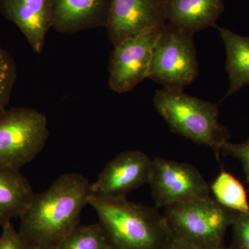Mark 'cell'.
Here are the masks:
<instances>
[{
	"label": "cell",
	"instance_id": "obj_1",
	"mask_svg": "<svg viewBox=\"0 0 249 249\" xmlns=\"http://www.w3.org/2000/svg\"><path fill=\"white\" fill-rule=\"evenodd\" d=\"M91 196V183L81 174L65 173L34 195L20 218L19 233L30 249H56L80 224Z\"/></svg>",
	"mask_w": 249,
	"mask_h": 249
},
{
	"label": "cell",
	"instance_id": "obj_2",
	"mask_svg": "<svg viewBox=\"0 0 249 249\" xmlns=\"http://www.w3.org/2000/svg\"><path fill=\"white\" fill-rule=\"evenodd\" d=\"M89 205L97 213L111 249H163L174 237L157 207L126 197L92 196Z\"/></svg>",
	"mask_w": 249,
	"mask_h": 249
},
{
	"label": "cell",
	"instance_id": "obj_3",
	"mask_svg": "<svg viewBox=\"0 0 249 249\" xmlns=\"http://www.w3.org/2000/svg\"><path fill=\"white\" fill-rule=\"evenodd\" d=\"M154 104L173 132L211 147L219 160L230 134L219 123L217 105L190 96L183 88L170 87L156 91Z\"/></svg>",
	"mask_w": 249,
	"mask_h": 249
},
{
	"label": "cell",
	"instance_id": "obj_4",
	"mask_svg": "<svg viewBox=\"0 0 249 249\" xmlns=\"http://www.w3.org/2000/svg\"><path fill=\"white\" fill-rule=\"evenodd\" d=\"M237 214L210 196L170 205L163 215L174 235L204 249H230L224 237Z\"/></svg>",
	"mask_w": 249,
	"mask_h": 249
},
{
	"label": "cell",
	"instance_id": "obj_5",
	"mask_svg": "<svg viewBox=\"0 0 249 249\" xmlns=\"http://www.w3.org/2000/svg\"><path fill=\"white\" fill-rule=\"evenodd\" d=\"M49 136L45 114L31 108L6 109L0 114V168L20 170L40 154Z\"/></svg>",
	"mask_w": 249,
	"mask_h": 249
},
{
	"label": "cell",
	"instance_id": "obj_6",
	"mask_svg": "<svg viewBox=\"0 0 249 249\" xmlns=\"http://www.w3.org/2000/svg\"><path fill=\"white\" fill-rule=\"evenodd\" d=\"M194 34L167 22L160 29L147 78L170 88H183L199 73Z\"/></svg>",
	"mask_w": 249,
	"mask_h": 249
},
{
	"label": "cell",
	"instance_id": "obj_7",
	"mask_svg": "<svg viewBox=\"0 0 249 249\" xmlns=\"http://www.w3.org/2000/svg\"><path fill=\"white\" fill-rule=\"evenodd\" d=\"M149 185L157 208L211 196V188L193 165L156 157Z\"/></svg>",
	"mask_w": 249,
	"mask_h": 249
},
{
	"label": "cell",
	"instance_id": "obj_8",
	"mask_svg": "<svg viewBox=\"0 0 249 249\" xmlns=\"http://www.w3.org/2000/svg\"><path fill=\"white\" fill-rule=\"evenodd\" d=\"M166 23L164 0H110L105 26L115 47L131 37L160 30Z\"/></svg>",
	"mask_w": 249,
	"mask_h": 249
},
{
	"label": "cell",
	"instance_id": "obj_9",
	"mask_svg": "<svg viewBox=\"0 0 249 249\" xmlns=\"http://www.w3.org/2000/svg\"><path fill=\"white\" fill-rule=\"evenodd\" d=\"M160 31L131 37L114 47L109 65L111 90L127 92L148 77L152 50Z\"/></svg>",
	"mask_w": 249,
	"mask_h": 249
},
{
	"label": "cell",
	"instance_id": "obj_10",
	"mask_svg": "<svg viewBox=\"0 0 249 249\" xmlns=\"http://www.w3.org/2000/svg\"><path fill=\"white\" fill-rule=\"evenodd\" d=\"M152 160L141 150H127L109 160L95 182L91 196L126 197L130 192L148 183Z\"/></svg>",
	"mask_w": 249,
	"mask_h": 249
},
{
	"label": "cell",
	"instance_id": "obj_11",
	"mask_svg": "<svg viewBox=\"0 0 249 249\" xmlns=\"http://www.w3.org/2000/svg\"><path fill=\"white\" fill-rule=\"evenodd\" d=\"M0 11L22 31L34 52L42 53L53 27L51 0H0Z\"/></svg>",
	"mask_w": 249,
	"mask_h": 249
},
{
	"label": "cell",
	"instance_id": "obj_12",
	"mask_svg": "<svg viewBox=\"0 0 249 249\" xmlns=\"http://www.w3.org/2000/svg\"><path fill=\"white\" fill-rule=\"evenodd\" d=\"M53 27L73 34L106 25L110 0H51Z\"/></svg>",
	"mask_w": 249,
	"mask_h": 249
},
{
	"label": "cell",
	"instance_id": "obj_13",
	"mask_svg": "<svg viewBox=\"0 0 249 249\" xmlns=\"http://www.w3.org/2000/svg\"><path fill=\"white\" fill-rule=\"evenodd\" d=\"M167 22L195 34L215 22L224 9L223 0H164Z\"/></svg>",
	"mask_w": 249,
	"mask_h": 249
},
{
	"label": "cell",
	"instance_id": "obj_14",
	"mask_svg": "<svg viewBox=\"0 0 249 249\" xmlns=\"http://www.w3.org/2000/svg\"><path fill=\"white\" fill-rule=\"evenodd\" d=\"M35 193L19 170L0 168V227L19 217Z\"/></svg>",
	"mask_w": 249,
	"mask_h": 249
},
{
	"label": "cell",
	"instance_id": "obj_15",
	"mask_svg": "<svg viewBox=\"0 0 249 249\" xmlns=\"http://www.w3.org/2000/svg\"><path fill=\"white\" fill-rule=\"evenodd\" d=\"M217 27L225 45L227 71L230 87L225 98L249 85V37L235 34L227 28Z\"/></svg>",
	"mask_w": 249,
	"mask_h": 249
},
{
	"label": "cell",
	"instance_id": "obj_16",
	"mask_svg": "<svg viewBox=\"0 0 249 249\" xmlns=\"http://www.w3.org/2000/svg\"><path fill=\"white\" fill-rule=\"evenodd\" d=\"M210 188L216 201L224 207L242 213L249 212L247 192L242 183L230 173L223 170Z\"/></svg>",
	"mask_w": 249,
	"mask_h": 249
},
{
	"label": "cell",
	"instance_id": "obj_17",
	"mask_svg": "<svg viewBox=\"0 0 249 249\" xmlns=\"http://www.w3.org/2000/svg\"><path fill=\"white\" fill-rule=\"evenodd\" d=\"M56 249H111L99 223L78 226Z\"/></svg>",
	"mask_w": 249,
	"mask_h": 249
},
{
	"label": "cell",
	"instance_id": "obj_18",
	"mask_svg": "<svg viewBox=\"0 0 249 249\" xmlns=\"http://www.w3.org/2000/svg\"><path fill=\"white\" fill-rule=\"evenodd\" d=\"M16 78V62L9 52L0 47V114L9 104Z\"/></svg>",
	"mask_w": 249,
	"mask_h": 249
},
{
	"label": "cell",
	"instance_id": "obj_19",
	"mask_svg": "<svg viewBox=\"0 0 249 249\" xmlns=\"http://www.w3.org/2000/svg\"><path fill=\"white\" fill-rule=\"evenodd\" d=\"M232 227V240L230 249H249V212L238 213Z\"/></svg>",
	"mask_w": 249,
	"mask_h": 249
},
{
	"label": "cell",
	"instance_id": "obj_20",
	"mask_svg": "<svg viewBox=\"0 0 249 249\" xmlns=\"http://www.w3.org/2000/svg\"><path fill=\"white\" fill-rule=\"evenodd\" d=\"M2 229L0 237V249H30L11 222L3 226Z\"/></svg>",
	"mask_w": 249,
	"mask_h": 249
},
{
	"label": "cell",
	"instance_id": "obj_21",
	"mask_svg": "<svg viewBox=\"0 0 249 249\" xmlns=\"http://www.w3.org/2000/svg\"><path fill=\"white\" fill-rule=\"evenodd\" d=\"M222 151L224 155H231L240 160L243 165L249 186V139L242 143L233 144L227 142L223 147Z\"/></svg>",
	"mask_w": 249,
	"mask_h": 249
},
{
	"label": "cell",
	"instance_id": "obj_22",
	"mask_svg": "<svg viewBox=\"0 0 249 249\" xmlns=\"http://www.w3.org/2000/svg\"><path fill=\"white\" fill-rule=\"evenodd\" d=\"M163 249H204L181 237L174 235L171 241Z\"/></svg>",
	"mask_w": 249,
	"mask_h": 249
}]
</instances>
